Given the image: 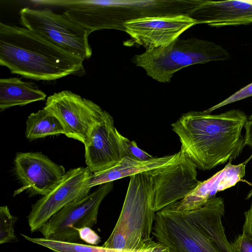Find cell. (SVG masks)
Instances as JSON below:
<instances>
[{"label":"cell","mask_w":252,"mask_h":252,"mask_svg":"<svg viewBox=\"0 0 252 252\" xmlns=\"http://www.w3.org/2000/svg\"><path fill=\"white\" fill-rule=\"evenodd\" d=\"M46 94L37 86L17 77L0 79V110L4 111L16 106H24L44 100Z\"/></svg>","instance_id":"obj_18"},{"label":"cell","mask_w":252,"mask_h":252,"mask_svg":"<svg viewBox=\"0 0 252 252\" xmlns=\"http://www.w3.org/2000/svg\"><path fill=\"white\" fill-rule=\"evenodd\" d=\"M59 134H65L63 125L55 116L44 108L28 116L25 133L27 139L32 140Z\"/></svg>","instance_id":"obj_19"},{"label":"cell","mask_w":252,"mask_h":252,"mask_svg":"<svg viewBox=\"0 0 252 252\" xmlns=\"http://www.w3.org/2000/svg\"><path fill=\"white\" fill-rule=\"evenodd\" d=\"M173 156L153 158L147 161H138L127 157H125L115 166L109 169L92 173L88 179L87 186L92 188L124 177L149 171L164 165Z\"/></svg>","instance_id":"obj_17"},{"label":"cell","mask_w":252,"mask_h":252,"mask_svg":"<svg viewBox=\"0 0 252 252\" xmlns=\"http://www.w3.org/2000/svg\"><path fill=\"white\" fill-rule=\"evenodd\" d=\"M197 22L186 15L148 17L131 20L124 24L125 32L130 37L129 43H135L149 50L168 46Z\"/></svg>","instance_id":"obj_12"},{"label":"cell","mask_w":252,"mask_h":252,"mask_svg":"<svg viewBox=\"0 0 252 252\" xmlns=\"http://www.w3.org/2000/svg\"><path fill=\"white\" fill-rule=\"evenodd\" d=\"M230 55L221 46L195 37L179 38L165 47L135 55L131 59L148 76L161 83H169L174 74L183 68L212 61L229 59Z\"/></svg>","instance_id":"obj_5"},{"label":"cell","mask_w":252,"mask_h":252,"mask_svg":"<svg viewBox=\"0 0 252 252\" xmlns=\"http://www.w3.org/2000/svg\"><path fill=\"white\" fill-rule=\"evenodd\" d=\"M233 252H252V238L245 232L230 243Z\"/></svg>","instance_id":"obj_24"},{"label":"cell","mask_w":252,"mask_h":252,"mask_svg":"<svg viewBox=\"0 0 252 252\" xmlns=\"http://www.w3.org/2000/svg\"><path fill=\"white\" fill-rule=\"evenodd\" d=\"M252 114H251L249 117L248 118V120H252Z\"/></svg>","instance_id":"obj_28"},{"label":"cell","mask_w":252,"mask_h":252,"mask_svg":"<svg viewBox=\"0 0 252 252\" xmlns=\"http://www.w3.org/2000/svg\"><path fill=\"white\" fill-rule=\"evenodd\" d=\"M113 186V182L101 185L82 199L65 206L38 231L44 238L52 240L69 242L80 240L78 230L96 224L100 204Z\"/></svg>","instance_id":"obj_8"},{"label":"cell","mask_w":252,"mask_h":252,"mask_svg":"<svg viewBox=\"0 0 252 252\" xmlns=\"http://www.w3.org/2000/svg\"><path fill=\"white\" fill-rule=\"evenodd\" d=\"M80 239L90 245L94 246L101 242L99 235L91 228L85 227L78 230Z\"/></svg>","instance_id":"obj_25"},{"label":"cell","mask_w":252,"mask_h":252,"mask_svg":"<svg viewBox=\"0 0 252 252\" xmlns=\"http://www.w3.org/2000/svg\"><path fill=\"white\" fill-rule=\"evenodd\" d=\"M14 171L22 184L15 196L27 190L30 196L45 195L62 181L65 168L38 152L18 153L14 160Z\"/></svg>","instance_id":"obj_13"},{"label":"cell","mask_w":252,"mask_h":252,"mask_svg":"<svg viewBox=\"0 0 252 252\" xmlns=\"http://www.w3.org/2000/svg\"><path fill=\"white\" fill-rule=\"evenodd\" d=\"M92 173L87 167L67 171L53 190L32 205L27 217L31 232L38 231L63 207L87 196L91 189L87 186V180Z\"/></svg>","instance_id":"obj_11"},{"label":"cell","mask_w":252,"mask_h":252,"mask_svg":"<svg viewBox=\"0 0 252 252\" xmlns=\"http://www.w3.org/2000/svg\"><path fill=\"white\" fill-rule=\"evenodd\" d=\"M252 197V189L247 195L246 199ZM245 221L243 226V232L252 238V203L250 209L245 212Z\"/></svg>","instance_id":"obj_26"},{"label":"cell","mask_w":252,"mask_h":252,"mask_svg":"<svg viewBox=\"0 0 252 252\" xmlns=\"http://www.w3.org/2000/svg\"><path fill=\"white\" fill-rule=\"evenodd\" d=\"M112 117L106 111L92 126L85 145L87 167L91 173L102 171L123 158L119 133Z\"/></svg>","instance_id":"obj_14"},{"label":"cell","mask_w":252,"mask_h":252,"mask_svg":"<svg viewBox=\"0 0 252 252\" xmlns=\"http://www.w3.org/2000/svg\"><path fill=\"white\" fill-rule=\"evenodd\" d=\"M84 60L25 27L0 23V65L13 74L55 80L82 75Z\"/></svg>","instance_id":"obj_2"},{"label":"cell","mask_w":252,"mask_h":252,"mask_svg":"<svg viewBox=\"0 0 252 252\" xmlns=\"http://www.w3.org/2000/svg\"><path fill=\"white\" fill-rule=\"evenodd\" d=\"M224 212L208 204L187 215L169 205L156 212L152 235L169 252H233L222 223Z\"/></svg>","instance_id":"obj_3"},{"label":"cell","mask_w":252,"mask_h":252,"mask_svg":"<svg viewBox=\"0 0 252 252\" xmlns=\"http://www.w3.org/2000/svg\"><path fill=\"white\" fill-rule=\"evenodd\" d=\"M246 133L244 138L245 145H248L252 148V119L248 120L244 125ZM252 158V154L245 162L246 163Z\"/></svg>","instance_id":"obj_27"},{"label":"cell","mask_w":252,"mask_h":252,"mask_svg":"<svg viewBox=\"0 0 252 252\" xmlns=\"http://www.w3.org/2000/svg\"><path fill=\"white\" fill-rule=\"evenodd\" d=\"M229 160L225 167L198 185L183 199L170 206L175 210L184 212L197 209L215 197L220 191L235 186L245 175L246 163L231 164Z\"/></svg>","instance_id":"obj_16"},{"label":"cell","mask_w":252,"mask_h":252,"mask_svg":"<svg viewBox=\"0 0 252 252\" xmlns=\"http://www.w3.org/2000/svg\"><path fill=\"white\" fill-rule=\"evenodd\" d=\"M21 235L27 241L43 246L54 252H127L103 246L60 241L44 237H31L23 234Z\"/></svg>","instance_id":"obj_20"},{"label":"cell","mask_w":252,"mask_h":252,"mask_svg":"<svg viewBox=\"0 0 252 252\" xmlns=\"http://www.w3.org/2000/svg\"><path fill=\"white\" fill-rule=\"evenodd\" d=\"M252 96V83L237 91L226 99L212 107L205 110L210 113L212 111L226 105Z\"/></svg>","instance_id":"obj_23"},{"label":"cell","mask_w":252,"mask_h":252,"mask_svg":"<svg viewBox=\"0 0 252 252\" xmlns=\"http://www.w3.org/2000/svg\"><path fill=\"white\" fill-rule=\"evenodd\" d=\"M248 120L239 109L218 115L191 111L171 126L180 138L181 150L196 168L206 171L239 157L245 146L241 132Z\"/></svg>","instance_id":"obj_1"},{"label":"cell","mask_w":252,"mask_h":252,"mask_svg":"<svg viewBox=\"0 0 252 252\" xmlns=\"http://www.w3.org/2000/svg\"><path fill=\"white\" fill-rule=\"evenodd\" d=\"M17 220L10 213L7 206L0 207V244L18 241L14 230Z\"/></svg>","instance_id":"obj_21"},{"label":"cell","mask_w":252,"mask_h":252,"mask_svg":"<svg viewBox=\"0 0 252 252\" xmlns=\"http://www.w3.org/2000/svg\"><path fill=\"white\" fill-rule=\"evenodd\" d=\"M188 16L214 27L252 24V0H199Z\"/></svg>","instance_id":"obj_15"},{"label":"cell","mask_w":252,"mask_h":252,"mask_svg":"<svg viewBox=\"0 0 252 252\" xmlns=\"http://www.w3.org/2000/svg\"><path fill=\"white\" fill-rule=\"evenodd\" d=\"M156 212L153 181L148 171L130 177L116 224L103 247L135 252L152 239Z\"/></svg>","instance_id":"obj_4"},{"label":"cell","mask_w":252,"mask_h":252,"mask_svg":"<svg viewBox=\"0 0 252 252\" xmlns=\"http://www.w3.org/2000/svg\"><path fill=\"white\" fill-rule=\"evenodd\" d=\"M199 0H102L88 4L85 19L93 32L103 29L125 31L124 24L139 18L173 15H188Z\"/></svg>","instance_id":"obj_6"},{"label":"cell","mask_w":252,"mask_h":252,"mask_svg":"<svg viewBox=\"0 0 252 252\" xmlns=\"http://www.w3.org/2000/svg\"><path fill=\"white\" fill-rule=\"evenodd\" d=\"M44 108L59 120L66 136L84 144L92 126L105 111L92 100L68 90L49 96Z\"/></svg>","instance_id":"obj_10"},{"label":"cell","mask_w":252,"mask_h":252,"mask_svg":"<svg viewBox=\"0 0 252 252\" xmlns=\"http://www.w3.org/2000/svg\"><path fill=\"white\" fill-rule=\"evenodd\" d=\"M123 158L128 157L138 161H147L153 158L151 155L142 150L134 141H130L119 133Z\"/></svg>","instance_id":"obj_22"},{"label":"cell","mask_w":252,"mask_h":252,"mask_svg":"<svg viewBox=\"0 0 252 252\" xmlns=\"http://www.w3.org/2000/svg\"><path fill=\"white\" fill-rule=\"evenodd\" d=\"M196 169L180 150L165 164L148 171L153 181L156 212L183 199L198 185Z\"/></svg>","instance_id":"obj_9"},{"label":"cell","mask_w":252,"mask_h":252,"mask_svg":"<svg viewBox=\"0 0 252 252\" xmlns=\"http://www.w3.org/2000/svg\"><path fill=\"white\" fill-rule=\"evenodd\" d=\"M19 14L23 27L84 60L92 56L88 40L91 32L63 13H57L47 8L27 7L22 8Z\"/></svg>","instance_id":"obj_7"}]
</instances>
